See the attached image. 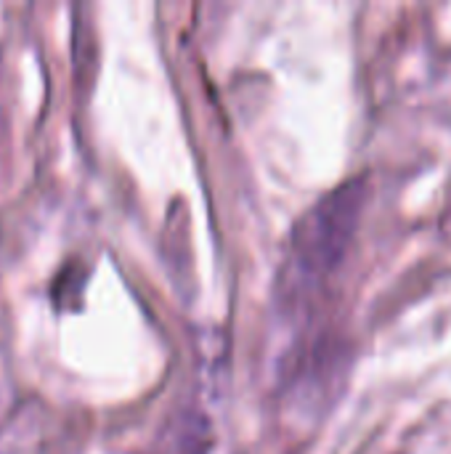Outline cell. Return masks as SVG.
Wrapping results in <instances>:
<instances>
[{"mask_svg": "<svg viewBox=\"0 0 451 454\" xmlns=\"http://www.w3.org/2000/svg\"><path fill=\"white\" fill-rule=\"evenodd\" d=\"M362 202V186L346 184L319 200L300 218L290 242L287 266L282 271V287L287 298H306L338 271L356 237Z\"/></svg>", "mask_w": 451, "mask_h": 454, "instance_id": "cell-1", "label": "cell"}]
</instances>
